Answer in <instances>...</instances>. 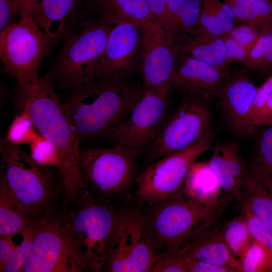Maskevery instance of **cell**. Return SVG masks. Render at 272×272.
I'll list each match as a JSON object with an SVG mask.
<instances>
[{"instance_id":"d590c367","label":"cell","mask_w":272,"mask_h":272,"mask_svg":"<svg viewBox=\"0 0 272 272\" xmlns=\"http://www.w3.org/2000/svg\"><path fill=\"white\" fill-rule=\"evenodd\" d=\"M224 35L222 27L210 0H202L197 36L216 38L222 37Z\"/></svg>"},{"instance_id":"9c48e42d","label":"cell","mask_w":272,"mask_h":272,"mask_svg":"<svg viewBox=\"0 0 272 272\" xmlns=\"http://www.w3.org/2000/svg\"><path fill=\"white\" fill-rule=\"evenodd\" d=\"M157 254L146 216L134 211L118 213L105 264L107 269L150 271Z\"/></svg>"},{"instance_id":"f546056e","label":"cell","mask_w":272,"mask_h":272,"mask_svg":"<svg viewBox=\"0 0 272 272\" xmlns=\"http://www.w3.org/2000/svg\"><path fill=\"white\" fill-rule=\"evenodd\" d=\"M255 150L256 157L252 167L265 185L272 191V125L259 134Z\"/></svg>"},{"instance_id":"8d00e7d4","label":"cell","mask_w":272,"mask_h":272,"mask_svg":"<svg viewBox=\"0 0 272 272\" xmlns=\"http://www.w3.org/2000/svg\"><path fill=\"white\" fill-rule=\"evenodd\" d=\"M249 233L252 238L272 253V234L261 225L248 210L244 209Z\"/></svg>"},{"instance_id":"d6986e66","label":"cell","mask_w":272,"mask_h":272,"mask_svg":"<svg viewBox=\"0 0 272 272\" xmlns=\"http://www.w3.org/2000/svg\"><path fill=\"white\" fill-rule=\"evenodd\" d=\"M258 87L245 75L231 76L218 98L223 117L235 135L248 137L254 131L250 114Z\"/></svg>"},{"instance_id":"ab89813d","label":"cell","mask_w":272,"mask_h":272,"mask_svg":"<svg viewBox=\"0 0 272 272\" xmlns=\"http://www.w3.org/2000/svg\"><path fill=\"white\" fill-rule=\"evenodd\" d=\"M223 38L229 65L234 62L245 64L251 49L242 45L227 35H224Z\"/></svg>"},{"instance_id":"7402d4cb","label":"cell","mask_w":272,"mask_h":272,"mask_svg":"<svg viewBox=\"0 0 272 272\" xmlns=\"http://www.w3.org/2000/svg\"><path fill=\"white\" fill-rule=\"evenodd\" d=\"M88 10L114 25L142 26L154 20L147 0H89Z\"/></svg>"},{"instance_id":"7bdbcfd3","label":"cell","mask_w":272,"mask_h":272,"mask_svg":"<svg viewBox=\"0 0 272 272\" xmlns=\"http://www.w3.org/2000/svg\"><path fill=\"white\" fill-rule=\"evenodd\" d=\"M188 272H238L237 268L219 266L206 262L188 261Z\"/></svg>"},{"instance_id":"3957f363","label":"cell","mask_w":272,"mask_h":272,"mask_svg":"<svg viewBox=\"0 0 272 272\" xmlns=\"http://www.w3.org/2000/svg\"><path fill=\"white\" fill-rule=\"evenodd\" d=\"M88 193L64 203L57 218L62 234L81 267L100 271L107 260L118 213L103 203L90 199Z\"/></svg>"},{"instance_id":"ba28073f","label":"cell","mask_w":272,"mask_h":272,"mask_svg":"<svg viewBox=\"0 0 272 272\" xmlns=\"http://www.w3.org/2000/svg\"><path fill=\"white\" fill-rule=\"evenodd\" d=\"M215 135L212 131L192 145L151 164L135 180L137 200L153 206L179 192L190 167L210 147Z\"/></svg>"},{"instance_id":"4316f807","label":"cell","mask_w":272,"mask_h":272,"mask_svg":"<svg viewBox=\"0 0 272 272\" xmlns=\"http://www.w3.org/2000/svg\"><path fill=\"white\" fill-rule=\"evenodd\" d=\"M38 227L27 230L17 245L13 240V234L0 236L1 271H20L29 254L33 236Z\"/></svg>"},{"instance_id":"30bf717a","label":"cell","mask_w":272,"mask_h":272,"mask_svg":"<svg viewBox=\"0 0 272 272\" xmlns=\"http://www.w3.org/2000/svg\"><path fill=\"white\" fill-rule=\"evenodd\" d=\"M213 131L208 107L200 100L189 98L168 114L146 161L151 164L159 159L184 149Z\"/></svg>"},{"instance_id":"5b68a950","label":"cell","mask_w":272,"mask_h":272,"mask_svg":"<svg viewBox=\"0 0 272 272\" xmlns=\"http://www.w3.org/2000/svg\"><path fill=\"white\" fill-rule=\"evenodd\" d=\"M146 216L157 253L178 249L198 230L217 220L225 208L216 203L202 202L179 192L154 205Z\"/></svg>"},{"instance_id":"836d02e7","label":"cell","mask_w":272,"mask_h":272,"mask_svg":"<svg viewBox=\"0 0 272 272\" xmlns=\"http://www.w3.org/2000/svg\"><path fill=\"white\" fill-rule=\"evenodd\" d=\"M30 145V155L35 161L40 165L51 166L58 170L60 161L57 151L44 137L37 133Z\"/></svg>"},{"instance_id":"7a4b0ae2","label":"cell","mask_w":272,"mask_h":272,"mask_svg":"<svg viewBox=\"0 0 272 272\" xmlns=\"http://www.w3.org/2000/svg\"><path fill=\"white\" fill-rule=\"evenodd\" d=\"M63 108L80 141L110 138L142 97L145 88L125 79L90 78L72 87Z\"/></svg>"},{"instance_id":"d6a6232c","label":"cell","mask_w":272,"mask_h":272,"mask_svg":"<svg viewBox=\"0 0 272 272\" xmlns=\"http://www.w3.org/2000/svg\"><path fill=\"white\" fill-rule=\"evenodd\" d=\"M15 117L5 141L16 146L30 144L36 136V128L26 108Z\"/></svg>"},{"instance_id":"277c9868","label":"cell","mask_w":272,"mask_h":272,"mask_svg":"<svg viewBox=\"0 0 272 272\" xmlns=\"http://www.w3.org/2000/svg\"><path fill=\"white\" fill-rule=\"evenodd\" d=\"M0 152L4 162L2 177L24 217L34 226L55 217L54 183L44 166L4 140L1 142Z\"/></svg>"},{"instance_id":"74e56055","label":"cell","mask_w":272,"mask_h":272,"mask_svg":"<svg viewBox=\"0 0 272 272\" xmlns=\"http://www.w3.org/2000/svg\"><path fill=\"white\" fill-rule=\"evenodd\" d=\"M260 30L257 28L241 23L234 27L228 34L234 40L251 49L259 39Z\"/></svg>"},{"instance_id":"bcb514c9","label":"cell","mask_w":272,"mask_h":272,"mask_svg":"<svg viewBox=\"0 0 272 272\" xmlns=\"http://www.w3.org/2000/svg\"><path fill=\"white\" fill-rule=\"evenodd\" d=\"M269 1H272V0H269Z\"/></svg>"},{"instance_id":"f1b7e54d","label":"cell","mask_w":272,"mask_h":272,"mask_svg":"<svg viewBox=\"0 0 272 272\" xmlns=\"http://www.w3.org/2000/svg\"><path fill=\"white\" fill-rule=\"evenodd\" d=\"M223 232L229 249L239 260L253 240L248 230L244 212L223 226Z\"/></svg>"},{"instance_id":"9a60e30c","label":"cell","mask_w":272,"mask_h":272,"mask_svg":"<svg viewBox=\"0 0 272 272\" xmlns=\"http://www.w3.org/2000/svg\"><path fill=\"white\" fill-rule=\"evenodd\" d=\"M208 163L222 191L218 201L219 205L226 208L232 201L244 202L250 192L253 176L247 169L238 144L233 141L216 143Z\"/></svg>"},{"instance_id":"ac0fdd59","label":"cell","mask_w":272,"mask_h":272,"mask_svg":"<svg viewBox=\"0 0 272 272\" xmlns=\"http://www.w3.org/2000/svg\"><path fill=\"white\" fill-rule=\"evenodd\" d=\"M89 0H41L31 17L57 42L66 40L88 18Z\"/></svg>"},{"instance_id":"e0dca14e","label":"cell","mask_w":272,"mask_h":272,"mask_svg":"<svg viewBox=\"0 0 272 272\" xmlns=\"http://www.w3.org/2000/svg\"><path fill=\"white\" fill-rule=\"evenodd\" d=\"M176 62L169 79V85L188 96L198 100L219 97L231 78L230 72H223L202 61L182 54Z\"/></svg>"},{"instance_id":"6da1fadb","label":"cell","mask_w":272,"mask_h":272,"mask_svg":"<svg viewBox=\"0 0 272 272\" xmlns=\"http://www.w3.org/2000/svg\"><path fill=\"white\" fill-rule=\"evenodd\" d=\"M15 94V105L20 110H28L36 130L57 151L64 202L76 200L88 192L81 170L80 141L55 93L52 76L47 72L35 84L17 83Z\"/></svg>"},{"instance_id":"2e32d148","label":"cell","mask_w":272,"mask_h":272,"mask_svg":"<svg viewBox=\"0 0 272 272\" xmlns=\"http://www.w3.org/2000/svg\"><path fill=\"white\" fill-rule=\"evenodd\" d=\"M142 26L114 25L107 45L95 64L91 78L125 79L134 66L142 38Z\"/></svg>"},{"instance_id":"cb8c5ba5","label":"cell","mask_w":272,"mask_h":272,"mask_svg":"<svg viewBox=\"0 0 272 272\" xmlns=\"http://www.w3.org/2000/svg\"><path fill=\"white\" fill-rule=\"evenodd\" d=\"M176 50L210 64L225 72H230L223 36L206 38L190 37Z\"/></svg>"},{"instance_id":"83f0119b","label":"cell","mask_w":272,"mask_h":272,"mask_svg":"<svg viewBox=\"0 0 272 272\" xmlns=\"http://www.w3.org/2000/svg\"><path fill=\"white\" fill-rule=\"evenodd\" d=\"M32 225L21 213L11 196L2 176L0 186V236L23 232Z\"/></svg>"},{"instance_id":"8fae6325","label":"cell","mask_w":272,"mask_h":272,"mask_svg":"<svg viewBox=\"0 0 272 272\" xmlns=\"http://www.w3.org/2000/svg\"><path fill=\"white\" fill-rule=\"evenodd\" d=\"M139 152L117 145L80 149L81 170L87 185L106 194L123 191L138 175Z\"/></svg>"},{"instance_id":"44dd1931","label":"cell","mask_w":272,"mask_h":272,"mask_svg":"<svg viewBox=\"0 0 272 272\" xmlns=\"http://www.w3.org/2000/svg\"><path fill=\"white\" fill-rule=\"evenodd\" d=\"M202 0H171L156 20L164 28L168 42L176 50L182 40L198 34Z\"/></svg>"},{"instance_id":"b9f144b4","label":"cell","mask_w":272,"mask_h":272,"mask_svg":"<svg viewBox=\"0 0 272 272\" xmlns=\"http://www.w3.org/2000/svg\"><path fill=\"white\" fill-rule=\"evenodd\" d=\"M271 93L272 75L258 88L250 114V123L252 118L263 105L267 98Z\"/></svg>"},{"instance_id":"ee69618b","label":"cell","mask_w":272,"mask_h":272,"mask_svg":"<svg viewBox=\"0 0 272 272\" xmlns=\"http://www.w3.org/2000/svg\"><path fill=\"white\" fill-rule=\"evenodd\" d=\"M171 0H147L153 19L157 20Z\"/></svg>"},{"instance_id":"60d3db41","label":"cell","mask_w":272,"mask_h":272,"mask_svg":"<svg viewBox=\"0 0 272 272\" xmlns=\"http://www.w3.org/2000/svg\"><path fill=\"white\" fill-rule=\"evenodd\" d=\"M267 124H272V93L251 121L254 130L257 126Z\"/></svg>"},{"instance_id":"7c38bea8","label":"cell","mask_w":272,"mask_h":272,"mask_svg":"<svg viewBox=\"0 0 272 272\" xmlns=\"http://www.w3.org/2000/svg\"><path fill=\"white\" fill-rule=\"evenodd\" d=\"M168 95L145 92L111 138L115 145L139 150L155 139L168 115Z\"/></svg>"},{"instance_id":"d4e9b609","label":"cell","mask_w":272,"mask_h":272,"mask_svg":"<svg viewBox=\"0 0 272 272\" xmlns=\"http://www.w3.org/2000/svg\"><path fill=\"white\" fill-rule=\"evenodd\" d=\"M252 186L246 199L242 203L261 225L272 234V191L263 183L257 171L252 167Z\"/></svg>"},{"instance_id":"484cf974","label":"cell","mask_w":272,"mask_h":272,"mask_svg":"<svg viewBox=\"0 0 272 272\" xmlns=\"http://www.w3.org/2000/svg\"><path fill=\"white\" fill-rule=\"evenodd\" d=\"M239 22L261 30L272 29V1L269 0H226Z\"/></svg>"},{"instance_id":"52a82bcc","label":"cell","mask_w":272,"mask_h":272,"mask_svg":"<svg viewBox=\"0 0 272 272\" xmlns=\"http://www.w3.org/2000/svg\"><path fill=\"white\" fill-rule=\"evenodd\" d=\"M112 23L97 17L87 18L65 41L48 71L62 85L73 87L90 79L93 67L103 53Z\"/></svg>"},{"instance_id":"8992f818","label":"cell","mask_w":272,"mask_h":272,"mask_svg":"<svg viewBox=\"0 0 272 272\" xmlns=\"http://www.w3.org/2000/svg\"><path fill=\"white\" fill-rule=\"evenodd\" d=\"M57 42L45 34L31 17L20 19L0 33L3 72L20 84L37 83L40 65Z\"/></svg>"},{"instance_id":"e575fe53","label":"cell","mask_w":272,"mask_h":272,"mask_svg":"<svg viewBox=\"0 0 272 272\" xmlns=\"http://www.w3.org/2000/svg\"><path fill=\"white\" fill-rule=\"evenodd\" d=\"M178 249L158 252L150 271L188 272L187 261Z\"/></svg>"},{"instance_id":"603a6c76","label":"cell","mask_w":272,"mask_h":272,"mask_svg":"<svg viewBox=\"0 0 272 272\" xmlns=\"http://www.w3.org/2000/svg\"><path fill=\"white\" fill-rule=\"evenodd\" d=\"M181 190L185 195L207 203L217 202L222 192L208 162L191 165Z\"/></svg>"},{"instance_id":"ffe728a7","label":"cell","mask_w":272,"mask_h":272,"mask_svg":"<svg viewBox=\"0 0 272 272\" xmlns=\"http://www.w3.org/2000/svg\"><path fill=\"white\" fill-rule=\"evenodd\" d=\"M178 249L187 261L206 262L234 267L238 270V260L229 249L224 237L223 227L216 220L201 227Z\"/></svg>"},{"instance_id":"4dcf8cb0","label":"cell","mask_w":272,"mask_h":272,"mask_svg":"<svg viewBox=\"0 0 272 272\" xmlns=\"http://www.w3.org/2000/svg\"><path fill=\"white\" fill-rule=\"evenodd\" d=\"M245 65L248 70L266 72L272 70V29L261 30Z\"/></svg>"},{"instance_id":"5bb4252c","label":"cell","mask_w":272,"mask_h":272,"mask_svg":"<svg viewBox=\"0 0 272 272\" xmlns=\"http://www.w3.org/2000/svg\"><path fill=\"white\" fill-rule=\"evenodd\" d=\"M142 71L145 90L168 95L176 62V50L169 44L161 24L151 20L142 25Z\"/></svg>"},{"instance_id":"1f68e13d","label":"cell","mask_w":272,"mask_h":272,"mask_svg":"<svg viewBox=\"0 0 272 272\" xmlns=\"http://www.w3.org/2000/svg\"><path fill=\"white\" fill-rule=\"evenodd\" d=\"M239 272L272 271V253L253 240L238 260Z\"/></svg>"},{"instance_id":"f35d334b","label":"cell","mask_w":272,"mask_h":272,"mask_svg":"<svg viewBox=\"0 0 272 272\" xmlns=\"http://www.w3.org/2000/svg\"><path fill=\"white\" fill-rule=\"evenodd\" d=\"M20 19V8L18 0H0V31Z\"/></svg>"},{"instance_id":"4fadbf2b","label":"cell","mask_w":272,"mask_h":272,"mask_svg":"<svg viewBox=\"0 0 272 272\" xmlns=\"http://www.w3.org/2000/svg\"><path fill=\"white\" fill-rule=\"evenodd\" d=\"M83 268L74 257L61 230L58 218L38 226L21 272H77Z\"/></svg>"},{"instance_id":"f6af8a7d","label":"cell","mask_w":272,"mask_h":272,"mask_svg":"<svg viewBox=\"0 0 272 272\" xmlns=\"http://www.w3.org/2000/svg\"><path fill=\"white\" fill-rule=\"evenodd\" d=\"M20 8V19L31 17L35 8L41 0H18Z\"/></svg>"}]
</instances>
